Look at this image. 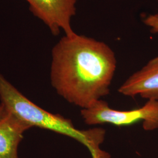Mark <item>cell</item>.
Masks as SVG:
<instances>
[{
    "label": "cell",
    "mask_w": 158,
    "mask_h": 158,
    "mask_svg": "<svg viewBox=\"0 0 158 158\" xmlns=\"http://www.w3.org/2000/svg\"><path fill=\"white\" fill-rule=\"evenodd\" d=\"M116 66L114 52L104 42L65 35L52 49L51 85L69 103L87 108L109 94Z\"/></svg>",
    "instance_id": "6da1fadb"
},
{
    "label": "cell",
    "mask_w": 158,
    "mask_h": 158,
    "mask_svg": "<svg viewBox=\"0 0 158 158\" xmlns=\"http://www.w3.org/2000/svg\"><path fill=\"white\" fill-rule=\"evenodd\" d=\"M0 98L6 110L31 127L50 130L67 136L86 147L92 158H110L101 145L105 140L106 132L102 128L79 130L72 121L59 114L45 111L31 102L0 73Z\"/></svg>",
    "instance_id": "7a4b0ae2"
},
{
    "label": "cell",
    "mask_w": 158,
    "mask_h": 158,
    "mask_svg": "<svg viewBox=\"0 0 158 158\" xmlns=\"http://www.w3.org/2000/svg\"><path fill=\"white\" fill-rule=\"evenodd\" d=\"M85 123L89 125L110 124L117 126L133 124L142 121L143 128L153 131L158 128V101L149 100L141 108L129 111H119L110 107L102 99L90 107L81 110Z\"/></svg>",
    "instance_id": "3957f363"
},
{
    "label": "cell",
    "mask_w": 158,
    "mask_h": 158,
    "mask_svg": "<svg viewBox=\"0 0 158 158\" xmlns=\"http://www.w3.org/2000/svg\"><path fill=\"white\" fill-rule=\"evenodd\" d=\"M35 17L57 36L62 30L66 36L76 34L71 26L72 18L76 15L77 0H25Z\"/></svg>",
    "instance_id": "277c9868"
},
{
    "label": "cell",
    "mask_w": 158,
    "mask_h": 158,
    "mask_svg": "<svg viewBox=\"0 0 158 158\" xmlns=\"http://www.w3.org/2000/svg\"><path fill=\"white\" fill-rule=\"evenodd\" d=\"M123 95L158 101V56L128 77L120 86Z\"/></svg>",
    "instance_id": "5b68a950"
},
{
    "label": "cell",
    "mask_w": 158,
    "mask_h": 158,
    "mask_svg": "<svg viewBox=\"0 0 158 158\" xmlns=\"http://www.w3.org/2000/svg\"><path fill=\"white\" fill-rule=\"evenodd\" d=\"M31 127L9 112L0 119V158H18L23 133Z\"/></svg>",
    "instance_id": "8992f818"
},
{
    "label": "cell",
    "mask_w": 158,
    "mask_h": 158,
    "mask_svg": "<svg viewBox=\"0 0 158 158\" xmlns=\"http://www.w3.org/2000/svg\"><path fill=\"white\" fill-rule=\"evenodd\" d=\"M145 24L151 28L152 33H158V13L154 15H150L143 21Z\"/></svg>",
    "instance_id": "52a82bcc"
},
{
    "label": "cell",
    "mask_w": 158,
    "mask_h": 158,
    "mask_svg": "<svg viewBox=\"0 0 158 158\" xmlns=\"http://www.w3.org/2000/svg\"><path fill=\"white\" fill-rule=\"evenodd\" d=\"M8 111L6 110V107L1 103L0 104V119L5 117L6 115L8 114Z\"/></svg>",
    "instance_id": "ba28073f"
}]
</instances>
